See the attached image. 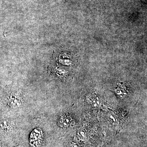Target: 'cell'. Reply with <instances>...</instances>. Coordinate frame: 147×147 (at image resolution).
Masks as SVG:
<instances>
[{"instance_id":"cell-4","label":"cell","mask_w":147,"mask_h":147,"mask_svg":"<svg viewBox=\"0 0 147 147\" xmlns=\"http://www.w3.org/2000/svg\"><path fill=\"white\" fill-rule=\"evenodd\" d=\"M72 121V119L70 116L67 115H62L59 119V125L62 127H67L69 126Z\"/></svg>"},{"instance_id":"cell-1","label":"cell","mask_w":147,"mask_h":147,"mask_svg":"<svg viewBox=\"0 0 147 147\" xmlns=\"http://www.w3.org/2000/svg\"><path fill=\"white\" fill-rule=\"evenodd\" d=\"M43 132L40 129H34L32 131L30 137V143L32 147H38L41 144Z\"/></svg>"},{"instance_id":"cell-2","label":"cell","mask_w":147,"mask_h":147,"mask_svg":"<svg viewBox=\"0 0 147 147\" xmlns=\"http://www.w3.org/2000/svg\"><path fill=\"white\" fill-rule=\"evenodd\" d=\"M7 104L13 109L21 108L22 105V98L18 92H13L9 96L7 100Z\"/></svg>"},{"instance_id":"cell-5","label":"cell","mask_w":147,"mask_h":147,"mask_svg":"<svg viewBox=\"0 0 147 147\" xmlns=\"http://www.w3.org/2000/svg\"><path fill=\"white\" fill-rule=\"evenodd\" d=\"M92 105L93 107H98L100 106L101 103V99L100 97L96 95H94L92 97L91 100Z\"/></svg>"},{"instance_id":"cell-6","label":"cell","mask_w":147,"mask_h":147,"mask_svg":"<svg viewBox=\"0 0 147 147\" xmlns=\"http://www.w3.org/2000/svg\"><path fill=\"white\" fill-rule=\"evenodd\" d=\"M108 117L110 122L113 124H116L118 123V119L114 113H109L108 114Z\"/></svg>"},{"instance_id":"cell-7","label":"cell","mask_w":147,"mask_h":147,"mask_svg":"<svg viewBox=\"0 0 147 147\" xmlns=\"http://www.w3.org/2000/svg\"><path fill=\"white\" fill-rule=\"evenodd\" d=\"M116 93L117 94L120 96H124L126 94V93L123 90L121 89H118L116 90Z\"/></svg>"},{"instance_id":"cell-3","label":"cell","mask_w":147,"mask_h":147,"mask_svg":"<svg viewBox=\"0 0 147 147\" xmlns=\"http://www.w3.org/2000/svg\"><path fill=\"white\" fill-rule=\"evenodd\" d=\"M16 123L14 121L5 119L0 121V131L8 132L14 129Z\"/></svg>"}]
</instances>
